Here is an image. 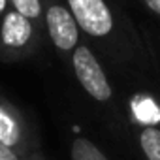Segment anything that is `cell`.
<instances>
[{"label":"cell","mask_w":160,"mask_h":160,"mask_svg":"<svg viewBox=\"0 0 160 160\" xmlns=\"http://www.w3.org/2000/svg\"><path fill=\"white\" fill-rule=\"evenodd\" d=\"M83 42L113 72L147 79L154 60L147 38L117 0H66Z\"/></svg>","instance_id":"obj_1"},{"label":"cell","mask_w":160,"mask_h":160,"mask_svg":"<svg viewBox=\"0 0 160 160\" xmlns=\"http://www.w3.org/2000/svg\"><path fill=\"white\" fill-rule=\"evenodd\" d=\"M66 66L72 70V75L75 77L79 89L96 108L100 117L111 126V130L117 134H124L130 128L128 115L122 104L117 100L108 70L98 55L85 42H81L72 53Z\"/></svg>","instance_id":"obj_2"},{"label":"cell","mask_w":160,"mask_h":160,"mask_svg":"<svg viewBox=\"0 0 160 160\" xmlns=\"http://www.w3.org/2000/svg\"><path fill=\"white\" fill-rule=\"evenodd\" d=\"M45 36L25 15L10 8L0 19V60L23 62L40 53Z\"/></svg>","instance_id":"obj_3"},{"label":"cell","mask_w":160,"mask_h":160,"mask_svg":"<svg viewBox=\"0 0 160 160\" xmlns=\"http://www.w3.org/2000/svg\"><path fill=\"white\" fill-rule=\"evenodd\" d=\"M40 4L43 12L45 38L55 49L57 57L68 64L75 47L83 42L70 6L66 0H40Z\"/></svg>","instance_id":"obj_4"},{"label":"cell","mask_w":160,"mask_h":160,"mask_svg":"<svg viewBox=\"0 0 160 160\" xmlns=\"http://www.w3.org/2000/svg\"><path fill=\"white\" fill-rule=\"evenodd\" d=\"M0 145L15 151L25 160L38 152V141L32 134L30 122L19 108L2 96H0Z\"/></svg>","instance_id":"obj_5"},{"label":"cell","mask_w":160,"mask_h":160,"mask_svg":"<svg viewBox=\"0 0 160 160\" xmlns=\"http://www.w3.org/2000/svg\"><path fill=\"white\" fill-rule=\"evenodd\" d=\"M134 138L145 160H160V126H136Z\"/></svg>","instance_id":"obj_6"},{"label":"cell","mask_w":160,"mask_h":160,"mask_svg":"<svg viewBox=\"0 0 160 160\" xmlns=\"http://www.w3.org/2000/svg\"><path fill=\"white\" fill-rule=\"evenodd\" d=\"M70 160H109V158L91 138L73 136L70 141Z\"/></svg>","instance_id":"obj_7"},{"label":"cell","mask_w":160,"mask_h":160,"mask_svg":"<svg viewBox=\"0 0 160 160\" xmlns=\"http://www.w3.org/2000/svg\"><path fill=\"white\" fill-rule=\"evenodd\" d=\"M10 6L21 15H25L28 21H32V25L45 36V23H43V12L40 0H10Z\"/></svg>","instance_id":"obj_8"},{"label":"cell","mask_w":160,"mask_h":160,"mask_svg":"<svg viewBox=\"0 0 160 160\" xmlns=\"http://www.w3.org/2000/svg\"><path fill=\"white\" fill-rule=\"evenodd\" d=\"M138 2L152 15L160 21V0H138Z\"/></svg>","instance_id":"obj_9"},{"label":"cell","mask_w":160,"mask_h":160,"mask_svg":"<svg viewBox=\"0 0 160 160\" xmlns=\"http://www.w3.org/2000/svg\"><path fill=\"white\" fill-rule=\"evenodd\" d=\"M0 160H25L23 156H19L15 151L4 147V145H0Z\"/></svg>","instance_id":"obj_10"},{"label":"cell","mask_w":160,"mask_h":160,"mask_svg":"<svg viewBox=\"0 0 160 160\" xmlns=\"http://www.w3.org/2000/svg\"><path fill=\"white\" fill-rule=\"evenodd\" d=\"M12 6H10V0H0V19H2V15L10 10Z\"/></svg>","instance_id":"obj_11"},{"label":"cell","mask_w":160,"mask_h":160,"mask_svg":"<svg viewBox=\"0 0 160 160\" xmlns=\"http://www.w3.org/2000/svg\"><path fill=\"white\" fill-rule=\"evenodd\" d=\"M28 160H45V158H43V154H42V152L38 151V152H34V154H32V156H30Z\"/></svg>","instance_id":"obj_12"},{"label":"cell","mask_w":160,"mask_h":160,"mask_svg":"<svg viewBox=\"0 0 160 160\" xmlns=\"http://www.w3.org/2000/svg\"><path fill=\"white\" fill-rule=\"evenodd\" d=\"M158 126H160V102H158Z\"/></svg>","instance_id":"obj_13"},{"label":"cell","mask_w":160,"mask_h":160,"mask_svg":"<svg viewBox=\"0 0 160 160\" xmlns=\"http://www.w3.org/2000/svg\"><path fill=\"white\" fill-rule=\"evenodd\" d=\"M158 60H160V49H158Z\"/></svg>","instance_id":"obj_14"}]
</instances>
